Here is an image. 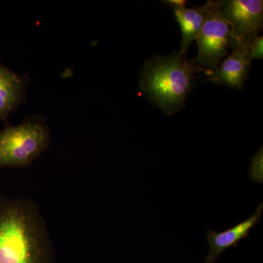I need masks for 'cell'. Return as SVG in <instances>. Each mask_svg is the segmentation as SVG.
<instances>
[{
	"label": "cell",
	"instance_id": "1",
	"mask_svg": "<svg viewBox=\"0 0 263 263\" xmlns=\"http://www.w3.org/2000/svg\"><path fill=\"white\" fill-rule=\"evenodd\" d=\"M51 249L37 203L0 197V263H46Z\"/></svg>",
	"mask_w": 263,
	"mask_h": 263
},
{
	"label": "cell",
	"instance_id": "2",
	"mask_svg": "<svg viewBox=\"0 0 263 263\" xmlns=\"http://www.w3.org/2000/svg\"><path fill=\"white\" fill-rule=\"evenodd\" d=\"M175 52L169 56H157L145 63L140 79L142 94L164 114L179 111L194 86L195 73L206 72Z\"/></svg>",
	"mask_w": 263,
	"mask_h": 263
},
{
	"label": "cell",
	"instance_id": "3",
	"mask_svg": "<svg viewBox=\"0 0 263 263\" xmlns=\"http://www.w3.org/2000/svg\"><path fill=\"white\" fill-rule=\"evenodd\" d=\"M50 141V128L43 116L8 126L0 132V167H27L47 149Z\"/></svg>",
	"mask_w": 263,
	"mask_h": 263
},
{
	"label": "cell",
	"instance_id": "4",
	"mask_svg": "<svg viewBox=\"0 0 263 263\" xmlns=\"http://www.w3.org/2000/svg\"><path fill=\"white\" fill-rule=\"evenodd\" d=\"M195 41L198 46L197 65L209 70H214L234 46L233 29L219 13L218 2L212 1L209 15Z\"/></svg>",
	"mask_w": 263,
	"mask_h": 263
},
{
	"label": "cell",
	"instance_id": "5",
	"mask_svg": "<svg viewBox=\"0 0 263 263\" xmlns=\"http://www.w3.org/2000/svg\"><path fill=\"white\" fill-rule=\"evenodd\" d=\"M217 2L221 16L231 25L235 42L247 46L259 35L263 27L262 0Z\"/></svg>",
	"mask_w": 263,
	"mask_h": 263
},
{
	"label": "cell",
	"instance_id": "6",
	"mask_svg": "<svg viewBox=\"0 0 263 263\" xmlns=\"http://www.w3.org/2000/svg\"><path fill=\"white\" fill-rule=\"evenodd\" d=\"M252 62L246 46L235 42L229 56L219 62L214 70H207L205 74L209 76V81L214 84L243 90Z\"/></svg>",
	"mask_w": 263,
	"mask_h": 263
},
{
	"label": "cell",
	"instance_id": "7",
	"mask_svg": "<svg viewBox=\"0 0 263 263\" xmlns=\"http://www.w3.org/2000/svg\"><path fill=\"white\" fill-rule=\"evenodd\" d=\"M262 212L263 203H260L250 217L230 229L221 232L208 229L205 239L209 247V252L205 263L215 262L227 249L238 247L240 240L247 238L251 230L258 224Z\"/></svg>",
	"mask_w": 263,
	"mask_h": 263
},
{
	"label": "cell",
	"instance_id": "8",
	"mask_svg": "<svg viewBox=\"0 0 263 263\" xmlns=\"http://www.w3.org/2000/svg\"><path fill=\"white\" fill-rule=\"evenodd\" d=\"M27 76H19L0 64V119L6 120L11 112L26 101Z\"/></svg>",
	"mask_w": 263,
	"mask_h": 263
},
{
	"label": "cell",
	"instance_id": "9",
	"mask_svg": "<svg viewBox=\"0 0 263 263\" xmlns=\"http://www.w3.org/2000/svg\"><path fill=\"white\" fill-rule=\"evenodd\" d=\"M212 1H208L202 6L186 8L185 6H171L176 21L181 27V38L180 53L186 54L190 45L201 30L202 25L209 15Z\"/></svg>",
	"mask_w": 263,
	"mask_h": 263
},
{
	"label": "cell",
	"instance_id": "10",
	"mask_svg": "<svg viewBox=\"0 0 263 263\" xmlns=\"http://www.w3.org/2000/svg\"><path fill=\"white\" fill-rule=\"evenodd\" d=\"M263 37L257 36L249 45L246 46L249 59L253 61L254 59L262 60L263 58Z\"/></svg>",
	"mask_w": 263,
	"mask_h": 263
},
{
	"label": "cell",
	"instance_id": "11",
	"mask_svg": "<svg viewBox=\"0 0 263 263\" xmlns=\"http://www.w3.org/2000/svg\"><path fill=\"white\" fill-rule=\"evenodd\" d=\"M165 3L171 6H185L186 1L183 0H170V1H165Z\"/></svg>",
	"mask_w": 263,
	"mask_h": 263
}]
</instances>
